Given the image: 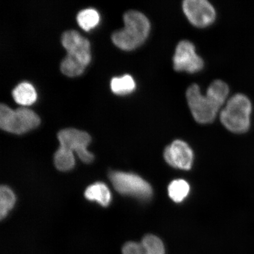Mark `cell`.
<instances>
[{"label":"cell","instance_id":"obj_19","mask_svg":"<svg viewBox=\"0 0 254 254\" xmlns=\"http://www.w3.org/2000/svg\"><path fill=\"white\" fill-rule=\"evenodd\" d=\"M122 253V254H147L141 243L135 241H128L124 244Z\"/></svg>","mask_w":254,"mask_h":254},{"label":"cell","instance_id":"obj_17","mask_svg":"<svg viewBox=\"0 0 254 254\" xmlns=\"http://www.w3.org/2000/svg\"><path fill=\"white\" fill-rule=\"evenodd\" d=\"M78 23L82 29L88 31L100 21V15L96 9L86 8L79 11L77 16Z\"/></svg>","mask_w":254,"mask_h":254},{"label":"cell","instance_id":"obj_11","mask_svg":"<svg viewBox=\"0 0 254 254\" xmlns=\"http://www.w3.org/2000/svg\"><path fill=\"white\" fill-rule=\"evenodd\" d=\"M84 195L89 201L97 202L103 207L109 206L112 201V195L109 187L102 182L95 183L88 187Z\"/></svg>","mask_w":254,"mask_h":254},{"label":"cell","instance_id":"obj_14","mask_svg":"<svg viewBox=\"0 0 254 254\" xmlns=\"http://www.w3.org/2000/svg\"><path fill=\"white\" fill-rule=\"evenodd\" d=\"M111 88L113 93L119 95H125L132 93L136 87L134 78L129 74L119 77H114L111 81Z\"/></svg>","mask_w":254,"mask_h":254},{"label":"cell","instance_id":"obj_5","mask_svg":"<svg viewBox=\"0 0 254 254\" xmlns=\"http://www.w3.org/2000/svg\"><path fill=\"white\" fill-rule=\"evenodd\" d=\"M109 177L114 189L121 194L132 196L142 201H147L152 197V189L150 184L137 174L111 171Z\"/></svg>","mask_w":254,"mask_h":254},{"label":"cell","instance_id":"obj_6","mask_svg":"<svg viewBox=\"0 0 254 254\" xmlns=\"http://www.w3.org/2000/svg\"><path fill=\"white\" fill-rule=\"evenodd\" d=\"M60 147L67 149L77 153L79 159L84 163H92L94 155L88 150L91 138L87 132L77 129L69 128L61 130L57 134Z\"/></svg>","mask_w":254,"mask_h":254},{"label":"cell","instance_id":"obj_7","mask_svg":"<svg viewBox=\"0 0 254 254\" xmlns=\"http://www.w3.org/2000/svg\"><path fill=\"white\" fill-rule=\"evenodd\" d=\"M173 66L177 71L195 73L204 67V61L195 52V46L188 40L180 41L173 57Z\"/></svg>","mask_w":254,"mask_h":254},{"label":"cell","instance_id":"obj_3","mask_svg":"<svg viewBox=\"0 0 254 254\" xmlns=\"http://www.w3.org/2000/svg\"><path fill=\"white\" fill-rule=\"evenodd\" d=\"M186 97L193 119L201 124L213 122L223 105L208 91L206 95L202 94L198 85L196 84L190 85L187 89Z\"/></svg>","mask_w":254,"mask_h":254},{"label":"cell","instance_id":"obj_8","mask_svg":"<svg viewBox=\"0 0 254 254\" xmlns=\"http://www.w3.org/2000/svg\"><path fill=\"white\" fill-rule=\"evenodd\" d=\"M183 9L190 23L196 27L208 26L215 20V8L206 0H185Z\"/></svg>","mask_w":254,"mask_h":254},{"label":"cell","instance_id":"obj_10","mask_svg":"<svg viewBox=\"0 0 254 254\" xmlns=\"http://www.w3.org/2000/svg\"><path fill=\"white\" fill-rule=\"evenodd\" d=\"M164 155L165 160L171 167L184 170H189L192 167L193 152L186 142L174 141L166 148Z\"/></svg>","mask_w":254,"mask_h":254},{"label":"cell","instance_id":"obj_9","mask_svg":"<svg viewBox=\"0 0 254 254\" xmlns=\"http://www.w3.org/2000/svg\"><path fill=\"white\" fill-rule=\"evenodd\" d=\"M62 43L67 54L78 61L87 65L91 60L90 43L78 31L68 30L64 32Z\"/></svg>","mask_w":254,"mask_h":254},{"label":"cell","instance_id":"obj_2","mask_svg":"<svg viewBox=\"0 0 254 254\" xmlns=\"http://www.w3.org/2000/svg\"><path fill=\"white\" fill-rule=\"evenodd\" d=\"M252 105L249 98L242 94L233 95L221 111L220 120L231 132L243 134L249 131Z\"/></svg>","mask_w":254,"mask_h":254},{"label":"cell","instance_id":"obj_15","mask_svg":"<svg viewBox=\"0 0 254 254\" xmlns=\"http://www.w3.org/2000/svg\"><path fill=\"white\" fill-rule=\"evenodd\" d=\"M189 184L186 181L179 179L174 180L168 188V195L175 202L180 203L185 199L190 192Z\"/></svg>","mask_w":254,"mask_h":254},{"label":"cell","instance_id":"obj_1","mask_svg":"<svg viewBox=\"0 0 254 254\" xmlns=\"http://www.w3.org/2000/svg\"><path fill=\"white\" fill-rule=\"evenodd\" d=\"M123 20L125 27L114 32L111 39L121 49L134 50L147 39L151 30L150 22L144 14L135 10L126 12Z\"/></svg>","mask_w":254,"mask_h":254},{"label":"cell","instance_id":"obj_16","mask_svg":"<svg viewBox=\"0 0 254 254\" xmlns=\"http://www.w3.org/2000/svg\"><path fill=\"white\" fill-rule=\"evenodd\" d=\"M15 201L13 190L7 186H2L0 188V218L1 220L7 217L14 207Z\"/></svg>","mask_w":254,"mask_h":254},{"label":"cell","instance_id":"obj_4","mask_svg":"<svg viewBox=\"0 0 254 254\" xmlns=\"http://www.w3.org/2000/svg\"><path fill=\"white\" fill-rule=\"evenodd\" d=\"M40 123L39 116L27 107H20L14 110L4 104L0 105V127L5 131L24 134L36 128Z\"/></svg>","mask_w":254,"mask_h":254},{"label":"cell","instance_id":"obj_18","mask_svg":"<svg viewBox=\"0 0 254 254\" xmlns=\"http://www.w3.org/2000/svg\"><path fill=\"white\" fill-rule=\"evenodd\" d=\"M141 243L147 254H166L163 241L154 235H147L142 238Z\"/></svg>","mask_w":254,"mask_h":254},{"label":"cell","instance_id":"obj_13","mask_svg":"<svg viewBox=\"0 0 254 254\" xmlns=\"http://www.w3.org/2000/svg\"><path fill=\"white\" fill-rule=\"evenodd\" d=\"M54 163L57 170L61 171H70L75 165L74 153L67 149L60 147L54 156Z\"/></svg>","mask_w":254,"mask_h":254},{"label":"cell","instance_id":"obj_12","mask_svg":"<svg viewBox=\"0 0 254 254\" xmlns=\"http://www.w3.org/2000/svg\"><path fill=\"white\" fill-rule=\"evenodd\" d=\"M14 100L23 106L33 104L37 98L35 88L29 82H23L16 86L12 92Z\"/></svg>","mask_w":254,"mask_h":254}]
</instances>
